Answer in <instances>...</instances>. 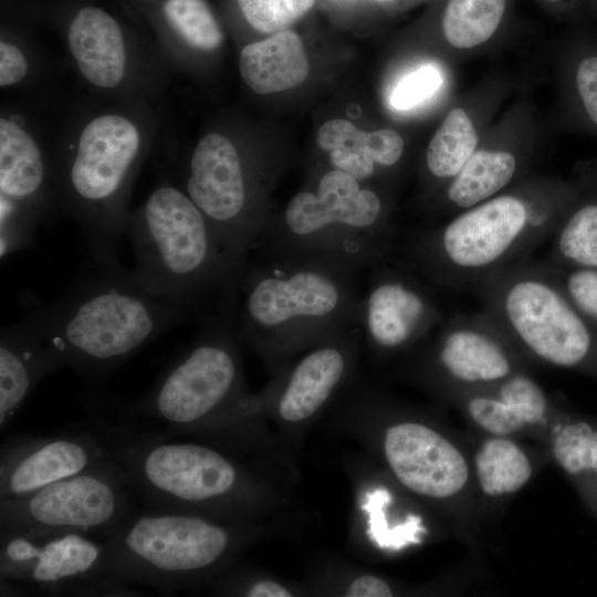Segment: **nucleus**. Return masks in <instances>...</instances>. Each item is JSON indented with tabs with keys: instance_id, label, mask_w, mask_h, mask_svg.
Here are the masks:
<instances>
[{
	"instance_id": "f257e3e1",
	"label": "nucleus",
	"mask_w": 597,
	"mask_h": 597,
	"mask_svg": "<svg viewBox=\"0 0 597 597\" xmlns=\"http://www.w3.org/2000/svg\"><path fill=\"white\" fill-rule=\"evenodd\" d=\"M86 428L105 446L144 505L279 531L295 484L216 444L174 440L158 425L129 416L122 399L87 387Z\"/></svg>"
},
{
	"instance_id": "f03ea898",
	"label": "nucleus",
	"mask_w": 597,
	"mask_h": 597,
	"mask_svg": "<svg viewBox=\"0 0 597 597\" xmlns=\"http://www.w3.org/2000/svg\"><path fill=\"white\" fill-rule=\"evenodd\" d=\"M235 317L216 315L199 323L195 338L164 369L149 390L132 402V417L163 425L171 436H191L277 475L298 474L286 449L251 392L241 357Z\"/></svg>"
},
{
	"instance_id": "7ed1b4c3",
	"label": "nucleus",
	"mask_w": 597,
	"mask_h": 597,
	"mask_svg": "<svg viewBox=\"0 0 597 597\" xmlns=\"http://www.w3.org/2000/svg\"><path fill=\"white\" fill-rule=\"evenodd\" d=\"M326 416L363 446L397 485L474 554L480 553L485 526L474 494L467 436L396 399L362 374Z\"/></svg>"
},
{
	"instance_id": "20e7f679",
	"label": "nucleus",
	"mask_w": 597,
	"mask_h": 597,
	"mask_svg": "<svg viewBox=\"0 0 597 597\" xmlns=\"http://www.w3.org/2000/svg\"><path fill=\"white\" fill-rule=\"evenodd\" d=\"M25 316L87 385L102 383L144 346L188 321L201 322L195 304L144 289L118 260L84 259L67 290Z\"/></svg>"
},
{
	"instance_id": "39448f33",
	"label": "nucleus",
	"mask_w": 597,
	"mask_h": 597,
	"mask_svg": "<svg viewBox=\"0 0 597 597\" xmlns=\"http://www.w3.org/2000/svg\"><path fill=\"white\" fill-rule=\"evenodd\" d=\"M365 271L314 259L251 253L235 323L270 375L311 347L358 326Z\"/></svg>"
},
{
	"instance_id": "423d86ee",
	"label": "nucleus",
	"mask_w": 597,
	"mask_h": 597,
	"mask_svg": "<svg viewBox=\"0 0 597 597\" xmlns=\"http://www.w3.org/2000/svg\"><path fill=\"white\" fill-rule=\"evenodd\" d=\"M565 213L548 198L493 196L440 227L397 231L391 255L434 286L478 289L527 260Z\"/></svg>"
},
{
	"instance_id": "0eeeda50",
	"label": "nucleus",
	"mask_w": 597,
	"mask_h": 597,
	"mask_svg": "<svg viewBox=\"0 0 597 597\" xmlns=\"http://www.w3.org/2000/svg\"><path fill=\"white\" fill-rule=\"evenodd\" d=\"M137 282L147 291L186 300L205 320L235 316L242 271L213 226L185 190L161 185L127 218Z\"/></svg>"
},
{
	"instance_id": "6e6552de",
	"label": "nucleus",
	"mask_w": 597,
	"mask_h": 597,
	"mask_svg": "<svg viewBox=\"0 0 597 597\" xmlns=\"http://www.w3.org/2000/svg\"><path fill=\"white\" fill-rule=\"evenodd\" d=\"M271 530L137 506L103 537L114 573L164 595L207 587Z\"/></svg>"
},
{
	"instance_id": "1a4fd4ad",
	"label": "nucleus",
	"mask_w": 597,
	"mask_h": 597,
	"mask_svg": "<svg viewBox=\"0 0 597 597\" xmlns=\"http://www.w3.org/2000/svg\"><path fill=\"white\" fill-rule=\"evenodd\" d=\"M332 168L298 191L280 216L268 218L251 253L341 263L365 271L389 255L397 229L383 197Z\"/></svg>"
},
{
	"instance_id": "9d476101",
	"label": "nucleus",
	"mask_w": 597,
	"mask_h": 597,
	"mask_svg": "<svg viewBox=\"0 0 597 597\" xmlns=\"http://www.w3.org/2000/svg\"><path fill=\"white\" fill-rule=\"evenodd\" d=\"M476 290L482 311L531 363L597 380V329L570 303L545 262L527 259Z\"/></svg>"
},
{
	"instance_id": "9b49d317",
	"label": "nucleus",
	"mask_w": 597,
	"mask_h": 597,
	"mask_svg": "<svg viewBox=\"0 0 597 597\" xmlns=\"http://www.w3.org/2000/svg\"><path fill=\"white\" fill-rule=\"evenodd\" d=\"M1 596H144L113 570L100 536L73 532L0 534Z\"/></svg>"
},
{
	"instance_id": "f8f14e48",
	"label": "nucleus",
	"mask_w": 597,
	"mask_h": 597,
	"mask_svg": "<svg viewBox=\"0 0 597 597\" xmlns=\"http://www.w3.org/2000/svg\"><path fill=\"white\" fill-rule=\"evenodd\" d=\"M531 364L481 310L446 318L420 346L395 364L391 373L440 399L453 391L491 387L530 370Z\"/></svg>"
},
{
	"instance_id": "ddd939ff",
	"label": "nucleus",
	"mask_w": 597,
	"mask_h": 597,
	"mask_svg": "<svg viewBox=\"0 0 597 597\" xmlns=\"http://www.w3.org/2000/svg\"><path fill=\"white\" fill-rule=\"evenodd\" d=\"M363 354L356 326L311 347L270 375L256 397L263 416L286 449L296 454L310 429L356 380Z\"/></svg>"
},
{
	"instance_id": "4468645a",
	"label": "nucleus",
	"mask_w": 597,
	"mask_h": 597,
	"mask_svg": "<svg viewBox=\"0 0 597 597\" xmlns=\"http://www.w3.org/2000/svg\"><path fill=\"white\" fill-rule=\"evenodd\" d=\"M444 320L434 285L391 254L365 270L358 327L363 353L376 366L397 364Z\"/></svg>"
},
{
	"instance_id": "2eb2a0df",
	"label": "nucleus",
	"mask_w": 597,
	"mask_h": 597,
	"mask_svg": "<svg viewBox=\"0 0 597 597\" xmlns=\"http://www.w3.org/2000/svg\"><path fill=\"white\" fill-rule=\"evenodd\" d=\"M136 498L113 461L23 498L0 501V534L73 531L103 538L138 506Z\"/></svg>"
},
{
	"instance_id": "dca6fc26",
	"label": "nucleus",
	"mask_w": 597,
	"mask_h": 597,
	"mask_svg": "<svg viewBox=\"0 0 597 597\" xmlns=\"http://www.w3.org/2000/svg\"><path fill=\"white\" fill-rule=\"evenodd\" d=\"M113 463L88 428L9 437L0 449V501L23 498L63 479Z\"/></svg>"
},
{
	"instance_id": "f3484780",
	"label": "nucleus",
	"mask_w": 597,
	"mask_h": 597,
	"mask_svg": "<svg viewBox=\"0 0 597 597\" xmlns=\"http://www.w3.org/2000/svg\"><path fill=\"white\" fill-rule=\"evenodd\" d=\"M467 439L474 494L485 526L504 512L551 458L543 444L525 439L476 432Z\"/></svg>"
},
{
	"instance_id": "a211bd4d",
	"label": "nucleus",
	"mask_w": 597,
	"mask_h": 597,
	"mask_svg": "<svg viewBox=\"0 0 597 597\" xmlns=\"http://www.w3.org/2000/svg\"><path fill=\"white\" fill-rule=\"evenodd\" d=\"M66 363L24 316L0 332V430L3 432L35 387Z\"/></svg>"
},
{
	"instance_id": "6ab92c4d",
	"label": "nucleus",
	"mask_w": 597,
	"mask_h": 597,
	"mask_svg": "<svg viewBox=\"0 0 597 597\" xmlns=\"http://www.w3.org/2000/svg\"><path fill=\"white\" fill-rule=\"evenodd\" d=\"M359 507L365 534L380 552L397 553L420 545L431 535L423 511H430L411 498L381 469V478L362 491Z\"/></svg>"
},
{
	"instance_id": "aec40b11",
	"label": "nucleus",
	"mask_w": 597,
	"mask_h": 597,
	"mask_svg": "<svg viewBox=\"0 0 597 597\" xmlns=\"http://www.w3.org/2000/svg\"><path fill=\"white\" fill-rule=\"evenodd\" d=\"M544 447L597 522V417L562 405Z\"/></svg>"
},
{
	"instance_id": "412c9836",
	"label": "nucleus",
	"mask_w": 597,
	"mask_h": 597,
	"mask_svg": "<svg viewBox=\"0 0 597 597\" xmlns=\"http://www.w3.org/2000/svg\"><path fill=\"white\" fill-rule=\"evenodd\" d=\"M71 53L82 75L93 85L111 88L124 76L126 52L117 21L105 10L87 6L67 29Z\"/></svg>"
},
{
	"instance_id": "4be33fe9",
	"label": "nucleus",
	"mask_w": 597,
	"mask_h": 597,
	"mask_svg": "<svg viewBox=\"0 0 597 597\" xmlns=\"http://www.w3.org/2000/svg\"><path fill=\"white\" fill-rule=\"evenodd\" d=\"M239 70L251 90L270 94L302 84L308 74V61L301 38L284 30L244 46Z\"/></svg>"
},
{
	"instance_id": "5701e85b",
	"label": "nucleus",
	"mask_w": 597,
	"mask_h": 597,
	"mask_svg": "<svg viewBox=\"0 0 597 597\" xmlns=\"http://www.w3.org/2000/svg\"><path fill=\"white\" fill-rule=\"evenodd\" d=\"M46 170L34 139L18 124L0 121L1 210L32 202L42 192Z\"/></svg>"
},
{
	"instance_id": "b1692460",
	"label": "nucleus",
	"mask_w": 597,
	"mask_h": 597,
	"mask_svg": "<svg viewBox=\"0 0 597 597\" xmlns=\"http://www.w3.org/2000/svg\"><path fill=\"white\" fill-rule=\"evenodd\" d=\"M517 159L507 150L474 151L446 188L451 208L464 210L496 196L514 178Z\"/></svg>"
},
{
	"instance_id": "393cba45",
	"label": "nucleus",
	"mask_w": 597,
	"mask_h": 597,
	"mask_svg": "<svg viewBox=\"0 0 597 597\" xmlns=\"http://www.w3.org/2000/svg\"><path fill=\"white\" fill-rule=\"evenodd\" d=\"M439 400L458 411L476 433L514 437L536 442L528 423L492 386L449 392Z\"/></svg>"
},
{
	"instance_id": "a878e982",
	"label": "nucleus",
	"mask_w": 597,
	"mask_h": 597,
	"mask_svg": "<svg viewBox=\"0 0 597 597\" xmlns=\"http://www.w3.org/2000/svg\"><path fill=\"white\" fill-rule=\"evenodd\" d=\"M549 241L546 263L564 269H597V201L566 212Z\"/></svg>"
},
{
	"instance_id": "bb28decb",
	"label": "nucleus",
	"mask_w": 597,
	"mask_h": 597,
	"mask_svg": "<svg viewBox=\"0 0 597 597\" xmlns=\"http://www.w3.org/2000/svg\"><path fill=\"white\" fill-rule=\"evenodd\" d=\"M476 144L470 117L462 108H453L428 145L425 163L428 174L436 180L450 182L474 154Z\"/></svg>"
},
{
	"instance_id": "cd10ccee",
	"label": "nucleus",
	"mask_w": 597,
	"mask_h": 597,
	"mask_svg": "<svg viewBox=\"0 0 597 597\" xmlns=\"http://www.w3.org/2000/svg\"><path fill=\"white\" fill-rule=\"evenodd\" d=\"M505 0H450L442 19L448 42L461 49L486 41L498 29Z\"/></svg>"
},
{
	"instance_id": "c85d7f7f",
	"label": "nucleus",
	"mask_w": 597,
	"mask_h": 597,
	"mask_svg": "<svg viewBox=\"0 0 597 597\" xmlns=\"http://www.w3.org/2000/svg\"><path fill=\"white\" fill-rule=\"evenodd\" d=\"M367 136L346 119H331L317 132L318 147L328 153L335 169L343 170L360 181L371 179L377 167L368 154Z\"/></svg>"
},
{
	"instance_id": "c756f323",
	"label": "nucleus",
	"mask_w": 597,
	"mask_h": 597,
	"mask_svg": "<svg viewBox=\"0 0 597 597\" xmlns=\"http://www.w3.org/2000/svg\"><path fill=\"white\" fill-rule=\"evenodd\" d=\"M160 10L168 27L190 46L202 51L220 46L221 29L203 0H165Z\"/></svg>"
},
{
	"instance_id": "7c9ffc66",
	"label": "nucleus",
	"mask_w": 597,
	"mask_h": 597,
	"mask_svg": "<svg viewBox=\"0 0 597 597\" xmlns=\"http://www.w3.org/2000/svg\"><path fill=\"white\" fill-rule=\"evenodd\" d=\"M313 583L314 587L311 591L331 593V595L343 597H392L449 591L442 588L449 583L413 587L367 570H346L342 572L336 579H320Z\"/></svg>"
},
{
	"instance_id": "2f4dec72",
	"label": "nucleus",
	"mask_w": 597,
	"mask_h": 597,
	"mask_svg": "<svg viewBox=\"0 0 597 597\" xmlns=\"http://www.w3.org/2000/svg\"><path fill=\"white\" fill-rule=\"evenodd\" d=\"M206 588L208 593L213 595L244 597H292L301 596L305 591L296 585L272 575L235 567L234 564Z\"/></svg>"
},
{
	"instance_id": "473e14b6",
	"label": "nucleus",
	"mask_w": 597,
	"mask_h": 597,
	"mask_svg": "<svg viewBox=\"0 0 597 597\" xmlns=\"http://www.w3.org/2000/svg\"><path fill=\"white\" fill-rule=\"evenodd\" d=\"M248 23L263 33L286 30L304 17L315 0H237Z\"/></svg>"
},
{
	"instance_id": "72a5a7b5",
	"label": "nucleus",
	"mask_w": 597,
	"mask_h": 597,
	"mask_svg": "<svg viewBox=\"0 0 597 597\" xmlns=\"http://www.w3.org/2000/svg\"><path fill=\"white\" fill-rule=\"evenodd\" d=\"M545 264L570 303L597 329V269Z\"/></svg>"
},
{
	"instance_id": "f704fd0d",
	"label": "nucleus",
	"mask_w": 597,
	"mask_h": 597,
	"mask_svg": "<svg viewBox=\"0 0 597 597\" xmlns=\"http://www.w3.org/2000/svg\"><path fill=\"white\" fill-rule=\"evenodd\" d=\"M438 67L428 64L406 75L394 88L390 104L396 109H409L432 96L441 86Z\"/></svg>"
},
{
	"instance_id": "c9c22d12",
	"label": "nucleus",
	"mask_w": 597,
	"mask_h": 597,
	"mask_svg": "<svg viewBox=\"0 0 597 597\" xmlns=\"http://www.w3.org/2000/svg\"><path fill=\"white\" fill-rule=\"evenodd\" d=\"M367 147L377 169L391 168L402 156L404 140L395 130L385 128L368 133Z\"/></svg>"
},
{
	"instance_id": "e433bc0d",
	"label": "nucleus",
	"mask_w": 597,
	"mask_h": 597,
	"mask_svg": "<svg viewBox=\"0 0 597 597\" xmlns=\"http://www.w3.org/2000/svg\"><path fill=\"white\" fill-rule=\"evenodd\" d=\"M576 86L589 118L597 125V56H590L579 64Z\"/></svg>"
},
{
	"instance_id": "4c0bfd02",
	"label": "nucleus",
	"mask_w": 597,
	"mask_h": 597,
	"mask_svg": "<svg viewBox=\"0 0 597 597\" xmlns=\"http://www.w3.org/2000/svg\"><path fill=\"white\" fill-rule=\"evenodd\" d=\"M28 72V62L20 49L7 41L0 42V85L19 83Z\"/></svg>"
},
{
	"instance_id": "58836bf2",
	"label": "nucleus",
	"mask_w": 597,
	"mask_h": 597,
	"mask_svg": "<svg viewBox=\"0 0 597 597\" xmlns=\"http://www.w3.org/2000/svg\"><path fill=\"white\" fill-rule=\"evenodd\" d=\"M551 1H556V0H551Z\"/></svg>"
}]
</instances>
